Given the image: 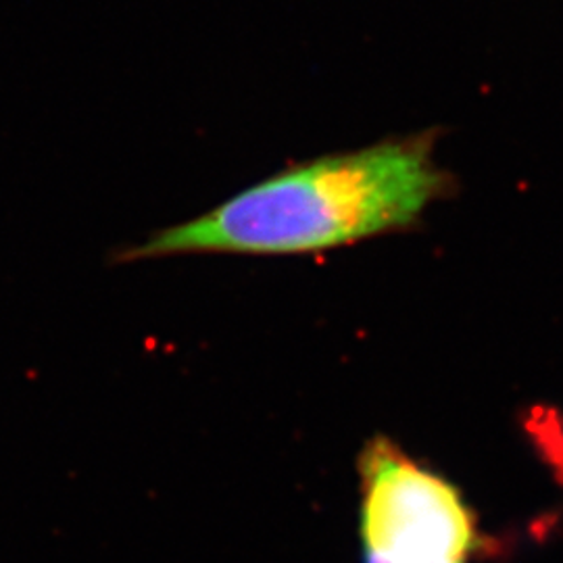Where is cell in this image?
Segmentation results:
<instances>
[{
	"label": "cell",
	"mask_w": 563,
	"mask_h": 563,
	"mask_svg": "<svg viewBox=\"0 0 563 563\" xmlns=\"http://www.w3.org/2000/svg\"><path fill=\"white\" fill-rule=\"evenodd\" d=\"M357 472L363 563H470L481 551L462 490L388 437L365 443Z\"/></svg>",
	"instance_id": "obj_2"
},
{
	"label": "cell",
	"mask_w": 563,
	"mask_h": 563,
	"mask_svg": "<svg viewBox=\"0 0 563 563\" xmlns=\"http://www.w3.org/2000/svg\"><path fill=\"white\" fill-rule=\"evenodd\" d=\"M430 132L292 163L188 222L123 246L118 263L188 255H318L420 222L446 195Z\"/></svg>",
	"instance_id": "obj_1"
}]
</instances>
